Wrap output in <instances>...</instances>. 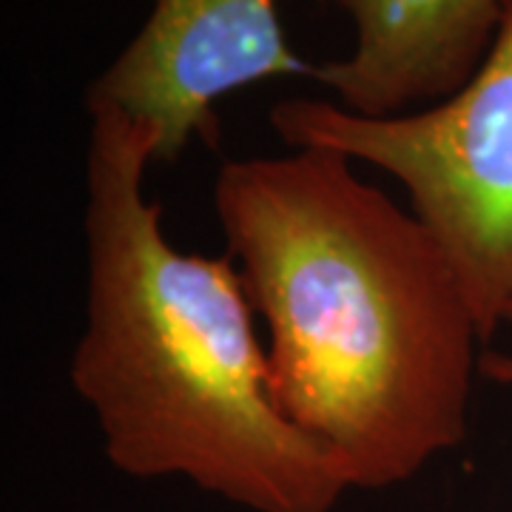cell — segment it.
Segmentation results:
<instances>
[{
	"label": "cell",
	"instance_id": "7",
	"mask_svg": "<svg viewBox=\"0 0 512 512\" xmlns=\"http://www.w3.org/2000/svg\"><path fill=\"white\" fill-rule=\"evenodd\" d=\"M504 325H512V305L510 311H507V316H504Z\"/></svg>",
	"mask_w": 512,
	"mask_h": 512
},
{
	"label": "cell",
	"instance_id": "4",
	"mask_svg": "<svg viewBox=\"0 0 512 512\" xmlns=\"http://www.w3.org/2000/svg\"><path fill=\"white\" fill-rule=\"evenodd\" d=\"M271 77H319L296 55L276 0H154L143 29L97 74L86 109L123 111L157 140V163L220 146L214 103Z\"/></svg>",
	"mask_w": 512,
	"mask_h": 512
},
{
	"label": "cell",
	"instance_id": "2",
	"mask_svg": "<svg viewBox=\"0 0 512 512\" xmlns=\"http://www.w3.org/2000/svg\"><path fill=\"white\" fill-rule=\"evenodd\" d=\"M89 114V293L72 384L109 461L251 512H333L348 478L276 402L234 259L174 248L143 188L154 134L109 106Z\"/></svg>",
	"mask_w": 512,
	"mask_h": 512
},
{
	"label": "cell",
	"instance_id": "6",
	"mask_svg": "<svg viewBox=\"0 0 512 512\" xmlns=\"http://www.w3.org/2000/svg\"><path fill=\"white\" fill-rule=\"evenodd\" d=\"M478 373L493 379V382L510 384L512 387V356H507V353H484Z\"/></svg>",
	"mask_w": 512,
	"mask_h": 512
},
{
	"label": "cell",
	"instance_id": "5",
	"mask_svg": "<svg viewBox=\"0 0 512 512\" xmlns=\"http://www.w3.org/2000/svg\"><path fill=\"white\" fill-rule=\"evenodd\" d=\"M356 26L345 60L319 66L316 83L359 117H402L439 106L478 72L507 0H333Z\"/></svg>",
	"mask_w": 512,
	"mask_h": 512
},
{
	"label": "cell",
	"instance_id": "1",
	"mask_svg": "<svg viewBox=\"0 0 512 512\" xmlns=\"http://www.w3.org/2000/svg\"><path fill=\"white\" fill-rule=\"evenodd\" d=\"M214 214L268 325L282 413L350 490L404 484L467 439L478 345L441 242L325 148L222 163Z\"/></svg>",
	"mask_w": 512,
	"mask_h": 512
},
{
	"label": "cell",
	"instance_id": "3",
	"mask_svg": "<svg viewBox=\"0 0 512 512\" xmlns=\"http://www.w3.org/2000/svg\"><path fill=\"white\" fill-rule=\"evenodd\" d=\"M271 126L291 148L396 177L450 256L481 339H493L512 305V0L478 72L439 106L373 120L328 100H285Z\"/></svg>",
	"mask_w": 512,
	"mask_h": 512
}]
</instances>
